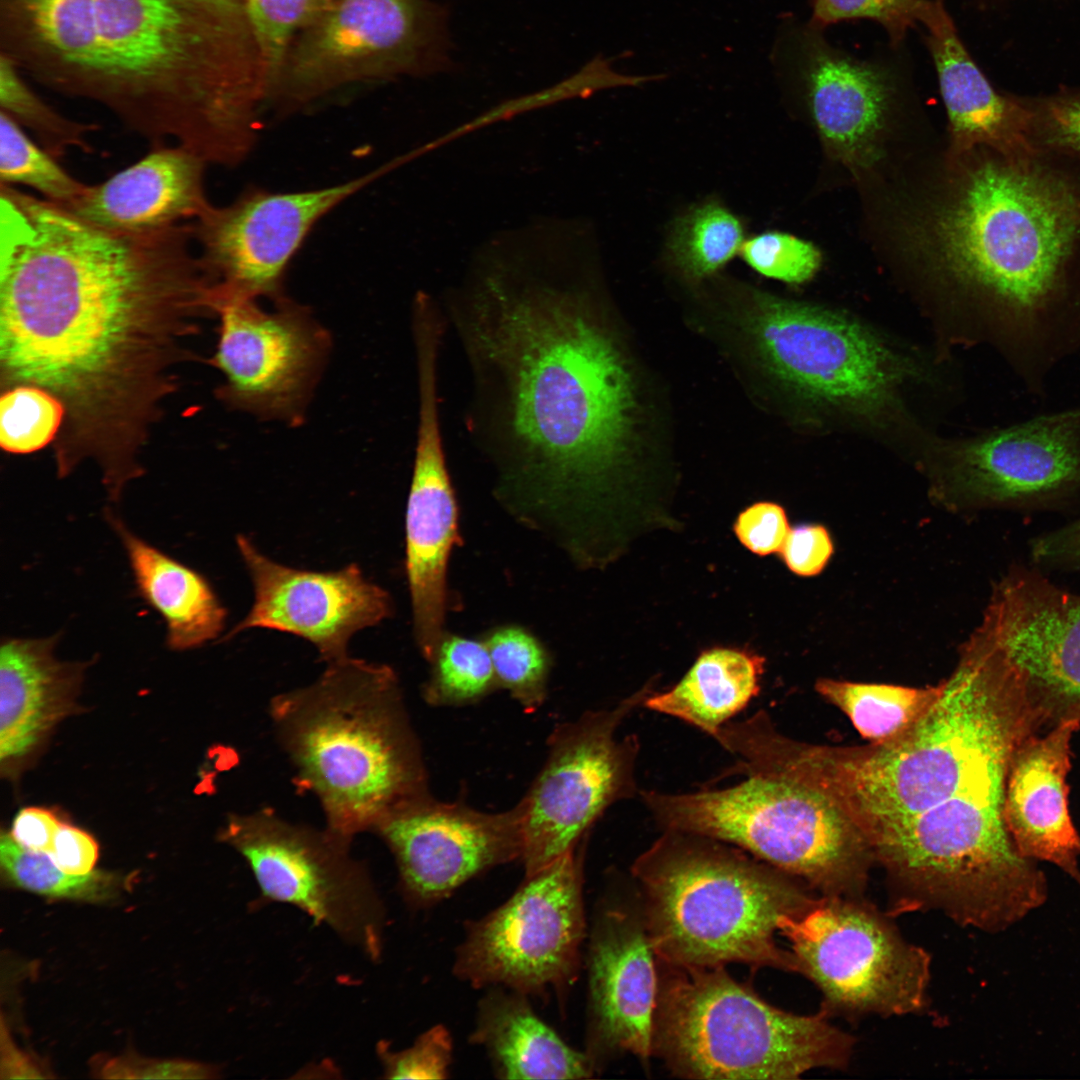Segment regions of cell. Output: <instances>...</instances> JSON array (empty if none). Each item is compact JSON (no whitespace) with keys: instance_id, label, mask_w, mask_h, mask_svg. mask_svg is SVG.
Returning a JSON list of instances; mask_svg holds the SVG:
<instances>
[{"instance_id":"16","label":"cell","mask_w":1080,"mask_h":1080,"mask_svg":"<svg viewBox=\"0 0 1080 1080\" xmlns=\"http://www.w3.org/2000/svg\"><path fill=\"white\" fill-rule=\"evenodd\" d=\"M395 166L318 189L273 192L249 189L224 206L210 205L191 222L213 308L227 299L283 297L286 270L306 237L327 213Z\"/></svg>"},{"instance_id":"41","label":"cell","mask_w":1080,"mask_h":1080,"mask_svg":"<svg viewBox=\"0 0 1080 1080\" xmlns=\"http://www.w3.org/2000/svg\"><path fill=\"white\" fill-rule=\"evenodd\" d=\"M739 254L758 274L791 285L811 280L822 263V254L812 242L781 231L746 239Z\"/></svg>"},{"instance_id":"19","label":"cell","mask_w":1080,"mask_h":1080,"mask_svg":"<svg viewBox=\"0 0 1080 1080\" xmlns=\"http://www.w3.org/2000/svg\"><path fill=\"white\" fill-rule=\"evenodd\" d=\"M396 862L401 890L419 907L446 898L471 878L521 860L520 808L488 813L430 792L391 811L374 832Z\"/></svg>"},{"instance_id":"45","label":"cell","mask_w":1080,"mask_h":1080,"mask_svg":"<svg viewBox=\"0 0 1080 1080\" xmlns=\"http://www.w3.org/2000/svg\"><path fill=\"white\" fill-rule=\"evenodd\" d=\"M97 1074L106 1079H207L215 1077V1070L204 1064L186 1060H158L137 1056L109 1058L97 1068Z\"/></svg>"},{"instance_id":"6","label":"cell","mask_w":1080,"mask_h":1080,"mask_svg":"<svg viewBox=\"0 0 1080 1080\" xmlns=\"http://www.w3.org/2000/svg\"><path fill=\"white\" fill-rule=\"evenodd\" d=\"M272 726L295 785L325 826L354 839L429 792L422 749L394 669L349 655L312 683L273 696Z\"/></svg>"},{"instance_id":"22","label":"cell","mask_w":1080,"mask_h":1080,"mask_svg":"<svg viewBox=\"0 0 1080 1080\" xmlns=\"http://www.w3.org/2000/svg\"><path fill=\"white\" fill-rule=\"evenodd\" d=\"M952 487L977 506L1042 503L1080 489V405L994 430L962 444Z\"/></svg>"},{"instance_id":"5","label":"cell","mask_w":1080,"mask_h":1080,"mask_svg":"<svg viewBox=\"0 0 1080 1080\" xmlns=\"http://www.w3.org/2000/svg\"><path fill=\"white\" fill-rule=\"evenodd\" d=\"M977 150L936 218L937 253L1039 392L1080 347V155L1036 144Z\"/></svg>"},{"instance_id":"33","label":"cell","mask_w":1080,"mask_h":1080,"mask_svg":"<svg viewBox=\"0 0 1080 1080\" xmlns=\"http://www.w3.org/2000/svg\"><path fill=\"white\" fill-rule=\"evenodd\" d=\"M745 240L743 220L711 198L673 220L664 256L680 275L696 282L721 270L740 253Z\"/></svg>"},{"instance_id":"4","label":"cell","mask_w":1080,"mask_h":1080,"mask_svg":"<svg viewBox=\"0 0 1080 1080\" xmlns=\"http://www.w3.org/2000/svg\"><path fill=\"white\" fill-rule=\"evenodd\" d=\"M0 53L151 147L233 166L256 143L268 82L241 0H0Z\"/></svg>"},{"instance_id":"50","label":"cell","mask_w":1080,"mask_h":1080,"mask_svg":"<svg viewBox=\"0 0 1080 1080\" xmlns=\"http://www.w3.org/2000/svg\"><path fill=\"white\" fill-rule=\"evenodd\" d=\"M61 824L52 811L27 807L15 816L10 834L23 848L47 854Z\"/></svg>"},{"instance_id":"12","label":"cell","mask_w":1080,"mask_h":1080,"mask_svg":"<svg viewBox=\"0 0 1080 1080\" xmlns=\"http://www.w3.org/2000/svg\"><path fill=\"white\" fill-rule=\"evenodd\" d=\"M219 839L245 859L264 897L300 908L370 960L380 958L385 910L352 839L266 807L230 815Z\"/></svg>"},{"instance_id":"1","label":"cell","mask_w":1080,"mask_h":1080,"mask_svg":"<svg viewBox=\"0 0 1080 1080\" xmlns=\"http://www.w3.org/2000/svg\"><path fill=\"white\" fill-rule=\"evenodd\" d=\"M923 717L864 747L808 745L809 773L840 802L887 874L896 912L937 910L998 933L1047 899L1037 862L1004 820L1018 745L1043 732L1021 687L992 653L965 643Z\"/></svg>"},{"instance_id":"37","label":"cell","mask_w":1080,"mask_h":1080,"mask_svg":"<svg viewBox=\"0 0 1080 1080\" xmlns=\"http://www.w3.org/2000/svg\"><path fill=\"white\" fill-rule=\"evenodd\" d=\"M0 864L6 878L16 887L53 898L100 901L110 897L116 887L109 873H67L48 854L23 848L5 832L0 837Z\"/></svg>"},{"instance_id":"15","label":"cell","mask_w":1080,"mask_h":1080,"mask_svg":"<svg viewBox=\"0 0 1080 1080\" xmlns=\"http://www.w3.org/2000/svg\"><path fill=\"white\" fill-rule=\"evenodd\" d=\"M650 694L645 688L554 727L544 765L518 802L525 875L574 850L609 806L635 794L639 742L616 732Z\"/></svg>"},{"instance_id":"24","label":"cell","mask_w":1080,"mask_h":1080,"mask_svg":"<svg viewBox=\"0 0 1080 1080\" xmlns=\"http://www.w3.org/2000/svg\"><path fill=\"white\" fill-rule=\"evenodd\" d=\"M643 918L605 910L591 935L588 957L590 1032L587 1053L653 1055L660 979Z\"/></svg>"},{"instance_id":"9","label":"cell","mask_w":1080,"mask_h":1080,"mask_svg":"<svg viewBox=\"0 0 1080 1080\" xmlns=\"http://www.w3.org/2000/svg\"><path fill=\"white\" fill-rule=\"evenodd\" d=\"M666 967L653 1054L678 1076L784 1080L849 1065L855 1038L822 1011L799 1015L779 1009L724 967Z\"/></svg>"},{"instance_id":"21","label":"cell","mask_w":1080,"mask_h":1080,"mask_svg":"<svg viewBox=\"0 0 1080 1080\" xmlns=\"http://www.w3.org/2000/svg\"><path fill=\"white\" fill-rule=\"evenodd\" d=\"M439 366L416 367L418 419L406 508V572L417 646L429 662L444 634L446 572L459 541L458 509L442 434Z\"/></svg>"},{"instance_id":"10","label":"cell","mask_w":1080,"mask_h":1080,"mask_svg":"<svg viewBox=\"0 0 1080 1080\" xmlns=\"http://www.w3.org/2000/svg\"><path fill=\"white\" fill-rule=\"evenodd\" d=\"M448 18L436 0H335L294 38L268 103L296 109L350 85L445 71Z\"/></svg>"},{"instance_id":"34","label":"cell","mask_w":1080,"mask_h":1080,"mask_svg":"<svg viewBox=\"0 0 1080 1080\" xmlns=\"http://www.w3.org/2000/svg\"><path fill=\"white\" fill-rule=\"evenodd\" d=\"M428 663L422 696L430 706L474 704L499 688L485 641L444 635Z\"/></svg>"},{"instance_id":"27","label":"cell","mask_w":1080,"mask_h":1080,"mask_svg":"<svg viewBox=\"0 0 1080 1080\" xmlns=\"http://www.w3.org/2000/svg\"><path fill=\"white\" fill-rule=\"evenodd\" d=\"M920 22L957 147L1009 151L1034 144L1026 102L996 92L966 51L942 1L928 0Z\"/></svg>"},{"instance_id":"3","label":"cell","mask_w":1080,"mask_h":1080,"mask_svg":"<svg viewBox=\"0 0 1080 1080\" xmlns=\"http://www.w3.org/2000/svg\"><path fill=\"white\" fill-rule=\"evenodd\" d=\"M0 186L3 371L81 412L116 408L162 353L171 320L210 310L190 222L119 234Z\"/></svg>"},{"instance_id":"49","label":"cell","mask_w":1080,"mask_h":1080,"mask_svg":"<svg viewBox=\"0 0 1080 1080\" xmlns=\"http://www.w3.org/2000/svg\"><path fill=\"white\" fill-rule=\"evenodd\" d=\"M1031 554L1043 565L1080 567V518L1034 539Z\"/></svg>"},{"instance_id":"30","label":"cell","mask_w":1080,"mask_h":1080,"mask_svg":"<svg viewBox=\"0 0 1080 1080\" xmlns=\"http://www.w3.org/2000/svg\"><path fill=\"white\" fill-rule=\"evenodd\" d=\"M105 518L122 542L138 592L165 621L167 646L185 651L216 639L227 613L207 579L135 535L111 511Z\"/></svg>"},{"instance_id":"28","label":"cell","mask_w":1080,"mask_h":1080,"mask_svg":"<svg viewBox=\"0 0 1080 1080\" xmlns=\"http://www.w3.org/2000/svg\"><path fill=\"white\" fill-rule=\"evenodd\" d=\"M61 633L4 638L0 649V760L28 755L72 711L86 664L60 661Z\"/></svg>"},{"instance_id":"11","label":"cell","mask_w":1080,"mask_h":1080,"mask_svg":"<svg viewBox=\"0 0 1080 1080\" xmlns=\"http://www.w3.org/2000/svg\"><path fill=\"white\" fill-rule=\"evenodd\" d=\"M797 973L822 994L825 1015L903 1016L927 1006L931 958L861 897L820 896L779 920Z\"/></svg>"},{"instance_id":"43","label":"cell","mask_w":1080,"mask_h":1080,"mask_svg":"<svg viewBox=\"0 0 1080 1080\" xmlns=\"http://www.w3.org/2000/svg\"><path fill=\"white\" fill-rule=\"evenodd\" d=\"M379 1056L386 1078L446 1079L452 1060V1037L443 1025L422 1033L412 1046L391 1051L382 1043Z\"/></svg>"},{"instance_id":"31","label":"cell","mask_w":1080,"mask_h":1080,"mask_svg":"<svg viewBox=\"0 0 1080 1080\" xmlns=\"http://www.w3.org/2000/svg\"><path fill=\"white\" fill-rule=\"evenodd\" d=\"M763 665L762 657L747 651L711 649L698 657L673 688L650 694L643 705L715 738L721 727L759 693Z\"/></svg>"},{"instance_id":"25","label":"cell","mask_w":1080,"mask_h":1080,"mask_svg":"<svg viewBox=\"0 0 1080 1080\" xmlns=\"http://www.w3.org/2000/svg\"><path fill=\"white\" fill-rule=\"evenodd\" d=\"M1080 720L1027 736L1008 770L1004 820L1018 852L1059 867L1080 886V834L1068 806L1071 742Z\"/></svg>"},{"instance_id":"36","label":"cell","mask_w":1080,"mask_h":1080,"mask_svg":"<svg viewBox=\"0 0 1080 1080\" xmlns=\"http://www.w3.org/2000/svg\"><path fill=\"white\" fill-rule=\"evenodd\" d=\"M0 185L30 187L42 198L64 207L76 200L87 186L68 173L55 157L1 111Z\"/></svg>"},{"instance_id":"44","label":"cell","mask_w":1080,"mask_h":1080,"mask_svg":"<svg viewBox=\"0 0 1080 1080\" xmlns=\"http://www.w3.org/2000/svg\"><path fill=\"white\" fill-rule=\"evenodd\" d=\"M1030 139L1040 146L1080 155V95L1026 102Z\"/></svg>"},{"instance_id":"48","label":"cell","mask_w":1080,"mask_h":1080,"mask_svg":"<svg viewBox=\"0 0 1080 1080\" xmlns=\"http://www.w3.org/2000/svg\"><path fill=\"white\" fill-rule=\"evenodd\" d=\"M47 854L65 872L85 875L93 872L98 845L87 832L62 823Z\"/></svg>"},{"instance_id":"26","label":"cell","mask_w":1080,"mask_h":1080,"mask_svg":"<svg viewBox=\"0 0 1080 1080\" xmlns=\"http://www.w3.org/2000/svg\"><path fill=\"white\" fill-rule=\"evenodd\" d=\"M207 165L184 147L152 146L144 157L107 180L87 184L84 192L65 208L114 233L144 235L164 231L192 222L211 205L204 183Z\"/></svg>"},{"instance_id":"18","label":"cell","mask_w":1080,"mask_h":1080,"mask_svg":"<svg viewBox=\"0 0 1080 1080\" xmlns=\"http://www.w3.org/2000/svg\"><path fill=\"white\" fill-rule=\"evenodd\" d=\"M974 634L1008 667L1044 731L1080 720V595L1013 569L994 585Z\"/></svg>"},{"instance_id":"14","label":"cell","mask_w":1080,"mask_h":1080,"mask_svg":"<svg viewBox=\"0 0 1080 1080\" xmlns=\"http://www.w3.org/2000/svg\"><path fill=\"white\" fill-rule=\"evenodd\" d=\"M754 300L753 334L771 373L799 397L861 414L886 408L913 368L849 316L765 293Z\"/></svg>"},{"instance_id":"39","label":"cell","mask_w":1080,"mask_h":1080,"mask_svg":"<svg viewBox=\"0 0 1080 1080\" xmlns=\"http://www.w3.org/2000/svg\"><path fill=\"white\" fill-rule=\"evenodd\" d=\"M268 81V96L294 38L335 0H241Z\"/></svg>"},{"instance_id":"13","label":"cell","mask_w":1080,"mask_h":1080,"mask_svg":"<svg viewBox=\"0 0 1080 1080\" xmlns=\"http://www.w3.org/2000/svg\"><path fill=\"white\" fill-rule=\"evenodd\" d=\"M584 840L525 875L506 902L468 924L453 965L459 979L526 996L567 991L578 975L586 928Z\"/></svg>"},{"instance_id":"47","label":"cell","mask_w":1080,"mask_h":1080,"mask_svg":"<svg viewBox=\"0 0 1080 1080\" xmlns=\"http://www.w3.org/2000/svg\"><path fill=\"white\" fill-rule=\"evenodd\" d=\"M787 567L797 575L813 576L822 571L833 552L827 530L820 525H803L789 531L779 551Z\"/></svg>"},{"instance_id":"40","label":"cell","mask_w":1080,"mask_h":1080,"mask_svg":"<svg viewBox=\"0 0 1080 1080\" xmlns=\"http://www.w3.org/2000/svg\"><path fill=\"white\" fill-rule=\"evenodd\" d=\"M65 414L63 403L50 392L21 384L0 401V443L10 453L26 454L45 447L56 435Z\"/></svg>"},{"instance_id":"7","label":"cell","mask_w":1080,"mask_h":1080,"mask_svg":"<svg viewBox=\"0 0 1080 1080\" xmlns=\"http://www.w3.org/2000/svg\"><path fill=\"white\" fill-rule=\"evenodd\" d=\"M656 958L677 968L743 963L797 973L776 941L779 920L819 895L803 881L710 837L664 830L632 866Z\"/></svg>"},{"instance_id":"23","label":"cell","mask_w":1080,"mask_h":1080,"mask_svg":"<svg viewBox=\"0 0 1080 1080\" xmlns=\"http://www.w3.org/2000/svg\"><path fill=\"white\" fill-rule=\"evenodd\" d=\"M772 59L778 71L803 87L817 130L832 153L850 167L871 164L892 103L887 71L831 46L811 24L784 25Z\"/></svg>"},{"instance_id":"38","label":"cell","mask_w":1080,"mask_h":1080,"mask_svg":"<svg viewBox=\"0 0 1080 1080\" xmlns=\"http://www.w3.org/2000/svg\"><path fill=\"white\" fill-rule=\"evenodd\" d=\"M497 684L527 713L535 712L547 697L550 657L542 644L517 626H505L485 641Z\"/></svg>"},{"instance_id":"17","label":"cell","mask_w":1080,"mask_h":1080,"mask_svg":"<svg viewBox=\"0 0 1080 1080\" xmlns=\"http://www.w3.org/2000/svg\"><path fill=\"white\" fill-rule=\"evenodd\" d=\"M273 310L255 299H227L219 315L213 362L224 374L223 395L262 419L299 424L331 346L328 331L305 306L285 296Z\"/></svg>"},{"instance_id":"51","label":"cell","mask_w":1080,"mask_h":1080,"mask_svg":"<svg viewBox=\"0 0 1080 1080\" xmlns=\"http://www.w3.org/2000/svg\"><path fill=\"white\" fill-rule=\"evenodd\" d=\"M1 1078L2 1079H42L48 1076L31 1056L20 1050L1 1024Z\"/></svg>"},{"instance_id":"35","label":"cell","mask_w":1080,"mask_h":1080,"mask_svg":"<svg viewBox=\"0 0 1080 1080\" xmlns=\"http://www.w3.org/2000/svg\"><path fill=\"white\" fill-rule=\"evenodd\" d=\"M23 72L0 53V111L35 136L39 145L56 159L72 148L90 153L87 135L95 124L70 119L56 111L28 85Z\"/></svg>"},{"instance_id":"32","label":"cell","mask_w":1080,"mask_h":1080,"mask_svg":"<svg viewBox=\"0 0 1080 1080\" xmlns=\"http://www.w3.org/2000/svg\"><path fill=\"white\" fill-rule=\"evenodd\" d=\"M815 687L872 745L892 742L907 733L940 691L939 684L917 688L834 679L818 680Z\"/></svg>"},{"instance_id":"2","label":"cell","mask_w":1080,"mask_h":1080,"mask_svg":"<svg viewBox=\"0 0 1080 1080\" xmlns=\"http://www.w3.org/2000/svg\"><path fill=\"white\" fill-rule=\"evenodd\" d=\"M593 288L568 256H486L441 305L497 497L562 533L625 461L635 424L631 369Z\"/></svg>"},{"instance_id":"42","label":"cell","mask_w":1080,"mask_h":1080,"mask_svg":"<svg viewBox=\"0 0 1080 1080\" xmlns=\"http://www.w3.org/2000/svg\"><path fill=\"white\" fill-rule=\"evenodd\" d=\"M928 0H813L810 24L821 29L843 20L879 23L894 43L920 22Z\"/></svg>"},{"instance_id":"29","label":"cell","mask_w":1080,"mask_h":1080,"mask_svg":"<svg viewBox=\"0 0 1080 1080\" xmlns=\"http://www.w3.org/2000/svg\"><path fill=\"white\" fill-rule=\"evenodd\" d=\"M470 1042L486 1050L502 1079H585L597 1067L534 1012L528 996L502 987L480 1000Z\"/></svg>"},{"instance_id":"8","label":"cell","mask_w":1080,"mask_h":1080,"mask_svg":"<svg viewBox=\"0 0 1080 1080\" xmlns=\"http://www.w3.org/2000/svg\"><path fill=\"white\" fill-rule=\"evenodd\" d=\"M642 799L664 830L736 846L820 896L861 897L874 857L837 798L812 777L768 764L734 786Z\"/></svg>"},{"instance_id":"46","label":"cell","mask_w":1080,"mask_h":1080,"mask_svg":"<svg viewBox=\"0 0 1080 1080\" xmlns=\"http://www.w3.org/2000/svg\"><path fill=\"white\" fill-rule=\"evenodd\" d=\"M789 531L784 509L769 502L750 506L739 515L735 524L739 540L759 555L780 551Z\"/></svg>"},{"instance_id":"20","label":"cell","mask_w":1080,"mask_h":1080,"mask_svg":"<svg viewBox=\"0 0 1080 1080\" xmlns=\"http://www.w3.org/2000/svg\"><path fill=\"white\" fill-rule=\"evenodd\" d=\"M236 545L254 601L225 640L252 628L276 630L309 641L320 660L329 663L348 655L355 633L393 614L390 594L355 563L333 571L299 569L272 560L243 534L237 535Z\"/></svg>"}]
</instances>
